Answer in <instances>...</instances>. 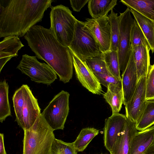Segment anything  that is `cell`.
<instances>
[{"label": "cell", "instance_id": "28", "mask_svg": "<svg viewBox=\"0 0 154 154\" xmlns=\"http://www.w3.org/2000/svg\"><path fill=\"white\" fill-rule=\"evenodd\" d=\"M51 154H77L72 143H66L55 138L53 141Z\"/></svg>", "mask_w": 154, "mask_h": 154}, {"label": "cell", "instance_id": "4", "mask_svg": "<svg viewBox=\"0 0 154 154\" xmlns=\"http://www.w3.org/2000/svg\"><path fill=\"white\" fill-rule=\"evenodd\" d=\"M15 121L23 130L31 127L41 114L37 99L27 85H23L12 98Z\"/></svg>", "mask_w": 154, "mask_h": 154}, {"label": "cell", "instance_id": "13", "mask_svg": "<svg viewBox=\"0 0 154 154\" xmlns=\"http://www.w3.org/2000/svg\"><path fill=\"white\" fill-rule=\"evenodd\" d=\"M72 54L73 66L76 77L82 85L94 94L100 95L103 92L101 85L95 74L87 65Z\"/></svg>", "mask_w": 154, "mask_h": 154}, {"label": "cell", "instance_id": "23", "mask_svg": "<svg viewBox=\"0 0 154 154\" xmlns=\"http://www.w3.org/2000/svg\"><path fill=\"white\" fill-rule=\"evenodd\" d=\"M99 133V130L93 128H86L82 129L72 143L77 152H82L89 143Z\"/></svg>", "mask_w": 154, "mask_h": 154}, {"label": "cell", "instance_id": "31", "mask_svg": "<svg viewBox=\"0 0 154 154\" xmlns=\"http://www.w3.org/2000/svg\"><path fill=\"white\" fill-rule=\"evenodd\" d=\"M94 74L100 84L106 88L110 84L122 87V80L114 76L110 72L107 74Z\"/></svg>", "mask_w": 154, "mask_h": 154}, {"label": "cell", "instance_id": "26", "mask_svg": "<svg viewBox=\"0 0 154 154\" xmlns=\"http://www.w3.org/2000/svg\"><path fill=\"white\" fill-rule=\"evenodd\" d=\"M102 56L109 72L114 76L122 80L120 76L118 51L109 50L102 53Z\"/></svg>", "mask_w": 154, "mask_h": 154}, {"label": "cell", "instance_id": "36", "mask_svg": "<svg viewBox=\"0 0 154 154\" xmlns=\"http://www.w3.org/2000/svg\"></svg>", "mask_w": 154, "mask_h": 154}, {"label": "cell", "instance_id": "14", "mask_svg": "<svg viewBox=\"0 0 154 154\" xmlns=\"http://www.w3.org/2000/svg\"><path fill=\"white\" fill-rule=\"evenodd\" d=\"M122 77L123 104L125 106L131 99L138 81L134 53L132 49L128 63L125 71L122 73Z\"/></svg>", "mask_w": 154, "mask_h": 154}, {"label": "cell", "instance_id": "20", "mask_svg": "<svg viewBox=\"0 0 154 154\" xmlns=\"http://www.w3.org/2000/svg\"><path fill=\"white\" fill-rule=\"evenodd\" d=\"M117 0H89V12L93 18L107 16L109 12L117 4Z\"/></svg>", "mask_w": 154, "mask_h": 154}, {"label": "cell", "instance_id": "27", "mask_svg": "<svg viewBox=\"0 0 154 154\" xmlns=\"http://www.w3.org/2000/svg\"><path fill=\"white\" fill-rule=\"evenodd\" d=\"M111 27V44L110 51H118L119 35V16L118 14L111 11L108 15Z\"/></svg>", "mask_w": 154, "mask_h": 154}, {"label": "cell", "instance_id": "5", "mask_svg": "<svg viewBox=\"0 0 154 154\" xmlns=\"http://www.w3.org/2000/svg\"><path fill=\"white\" fill-rule=\"evenodd\" d=\"M51 8L50 28L58 41L68 48L72 39L77 20L67 7L60 5Z\"/></svg>", "mask_w": 154, "mask_h": 154}, {"label": "cell", "instance_id": "35", "mask_svg": "<svg viewBox=\"0 0 154 154\" xmlns=\"http://www.w3.org/2000/svg\"><path fill=\"white\" fill-rule=\"evenodd\" d=\"M144 154H154V143L150 146Z\"/></svg>", "mask_w": 154, "mask_h": 154}, {"label": "cell", "instance_id": "6", "mask_svg": "<svg viewBox=\"0 0 154 154\" xmlns=\"http://www.w3.org/2000/svg\"><path fill=\"white\" fill-rule=\"evenodd\" d=\"M68 48L72 54L83 62L102 54L91 30L84 22L78 20L72 39Z\"/></svg>", "mask_w": 154, "mask_h": 154}, {"label": "cell", "instance_id": "10", "mask_svg": "<svg viewBox=\"0 0 154 154\" xmlns=\"http://www.w3.org/2000/svg\"><path fill=\"white\" fill-rule=\"evenodd\" d=\"M146 80V76L139 79L131 99L125 106L127 118L136 123L141 118L147 103Z\"/></svg>", "mask_w": 154, "mask_h": 154}, {"label": "cell", "instance_id": "11", "mask_svg": "<svg viewBox=\"0 0 154 154\" xmlns=\"http://www.w3.org/2000/svg\"><path fill=\"white\" fill-rule=\"evenodd\" d=\"M91 30L102 53L110 50L111 44L110 25L107 16L87 18L84 22Z\"/></svg>", "mask_w": 154, "mask_h": 154}, {"label": "cell", "instance_id": "37", "mask_svg": "<svg viewBox=\"0 0 154 154\" xmlns=\"http://www.w3.org/2000/svg\"></svg>", "mask_w": 154, "mask_h": 154}, {"label": "cell", "instance_id": "3", "mask_svg": "<svg viewBox=\"0 0 154 154\" xmlns=\"http://www.w3.org/2000/svg\"><path fill=\"white\" fill-rule=\"evenodd\" d=\"M23 131V154H51L54 130L41 114L31 127Z\"/></svg>", "mask_w": 154, "mask_h": 154}, {"label": "cell", "instance_id": "29", "mask_svg": "<svg viewBox=\"0 0 154 154\" xmlns=\"http://www.w3.org/2000/svg\"><path fill=\"white\" fill-rule=\"evenodd\" d=\"M86 63L94 74H107L109 72L102 55L86 60Z\"/></svg>", "mask_w": 154, "mask_h": 154}, {"label": "cell", "instance_id": "21", "mask_svg": "<svg viewBox=\"0 0 154 154\" xmlns=\"http://www.w3.org/2000/svg\"><path fill=\"white\" fill-rule=\"evenodd\" d=\"M103 94L104 98L110 106L112 114L119 113L123 102L122 87L110 84Z\"/></svg>", "mask_w": 154, "mask_h": 154}, {"label": "cell", "instance_id": "33", "mask_svg": "<svg viewBox=\"0 0 154 154\" xmlns=\"http://www.w3.org/2000/svg\"><path fill=\"white\" fill-rule=\"evenodd\" d=\"M89 0H70L71 6L73 10L76 12L80 11L82 8L88 2Z\"/></svg>", "mask_w": 154, "mask_h": 154}, {"label": "cell", "instance_id": "22", "mask_svg": "<svg viewBox=\"0 0 154 154\" xmlns=\"http://www.w3.org/2000/svg\"><path fill=\"white\" fill-rule=\"evenodd\" d=\"M120 2L154 22V0H121Z\"/></svg>", "mask_w": 154, "mask_h": 154}, {"label": "cell", "instance_id": "34", "mask_svg": "<svg viewBox=\"0 0 154 154\" xmlns=\"http://www.w3.org/2000/svg\"><path fill=\"white\" fill-rule=\"evenodd\" d=\"M0 154H7L4 144V135L0 134Z\"/></svg>", "mask_w": 154, "mask_h": 154}, {"label": "cell", "instance_id": "9", "mask_svg": "<svg viewBox=\"0 0 154 154\" xmlns=\"http://www.w3.org/2000/svg\"><path fill=\"white\" fill-rule=\"evenodd\" d=\"M129 8L120 13L119 16V35L118 54L120 71H125L128 63L132 48L131 44V33L134 19L131 15Z\"/></svg>", "mask_w": 154, "mask_h": 154}, {"label": "cell", "instance_id": "7", "mask_svg": "<svg viewBox=\"0 0 154 154\" xmlns=\"http://www.w3.org/2000/svg\"><path fill=\"white\" fill-rule=\"evenodd\" d=\"M69 93L62 90L56 95L41 115L54 130H63L69 112Z\"/></svg>", "mask_w": 154, "mask_h": 154}, {"label": "cell", "instance_id": "15", "mask_svg": "<svg viewBox=\"0 0 154 154\" xmlns=\"http://www.w3.org/2000/svg\"><path fill=\"white\" fill-rule=\"evenodd\" d=\"M136 123L127 118L125 126L110 154H129L131 142L138 131Z\"/></svg>", "mask_w": 154, "mask_h": 154}, {"label": "cell", "instance_id": "12", "mask_svg": "<svg viewBox=\"0 0 154 154\" xmlns=\"http://www.w3.org/2000/svg\"><path fill=\"white\" fill-rule=\"evenodd\" d=\"M127 118L119 113L112 114L105 119L103 130L104 146L110 153L124 129Z\"/></svg>", "mask_w": 154, "mask_h": 154}, {"label": "cell", "instance_id": "18", "mask_svg": "<svg viewBox=\"0 0 154 154\" xmlns=\"http://www.w3.org/2000/svg\"><path fill=\"white\" fill-rule=\"evenodd\" d=\"M132 49L134 51L138 81L141 77H146L150 69V50L148 45Z\"/></svg>", "mask_w": 154, "mask_h": 154}, {"label": "cell", "instance_id": "24", "mask_svg": "<svg viewBox=\"0 0 154 154\" xmlns=\"http://www.w3.org/2000/svg\"><path fill=\"white\" fill-rule=\"evenodd\" d=\"M9 85L5 80L0 82V122L2 123L6 118L11 116L8 94Z\"/></svg>", "mask_w": 154, "mask_h": 154}, {"label": "cell", "instance_id": "32", "mask_svg": "<svg viewBox=\"0 0 154 154\" xmlns=\"http://www.w3.org/2000/svg\"><path fill=\"white\" fill-rule=\"evenodd\" d=\"M146 97L147 100H154V64L146 76Z\"/></svg>", "mask_w": 154, "mask_h": 154}, {"label": "cell", "instance_id": "16", "mask_svg": "<svg viewBox=\"0 0 154 154\" xmlns=\"http://www.w3.org/2000/svg\"><path fill=\"white\" fill-rule=\"evenodd\" d=\"M24 46L19 37L9 36L0 42V72L6 63L14 57L18 56V51Z\"/></svg>", "mask_w": 154, "mask_h": 154}, {"label": "cell", "instance_id": "8", "mask_svg": "<svg viewBox=\"0 0 154 154\" xmlns=\"http://www.w3.org/2000/svg\"><path fill=\"white\" fill-rule=\"evenodd\" d=\"M17 68L37 83L50 85L57 79V74L51 66L39 62L36 56L23 55Z\"/></svg>", "mask_w": 154, "mask_h": 154}, {"label": "cell", "instance_id": "1", "mask_svg": "<svg viewBox=\"0 0 154 154\" xmlns=\"http://www.w3.org/2000/svg\"><path fill=\"white\" fill-rule=\"evenodd\" d=\"M24 38L36 57L47 63L60 81L64 83L69 82L73 75L72 54L68 48L58 41L50 28L35 25L27 32Z\"/></svg>", "mask_w": 154, "mask_h": 154}, {"label": "cell", "instance_id": "2", "mask_svg": "<svg viewBox=\"0 0 154 154\" xmlns=\"http://www.w3.org/2000/svg\"><path fill=\"white\" fill-rule=\"evenodd\" d=\"M52 0H0V38L24 36L43 18Z\"/></svg>", "mask_w": 154, "mask_h": 154}, {"label": "cell", "instance_id": "30", "mask_svg": "<svg viewBox=\"0 0 154 154\" xmlns=\"http://www.w3.org/2000/svg\"><path fill=\"white\" fill-rule=\"evenodd\" d=\"M131 44L132 48L148 45L144 35L135 19L131 31Z\"/></svg>", "mask_w": 154, "mask_h": 154}, {"label": "cell", "instance_id": "25", "mask_svg": "<svg viewBox=\"0 0 154 154\" xmlns=\"http://www.w3.org/2000/svg\"><path fill=\"white\" fill-rule=\"evenodd\" d=\"M154 125V100L147 101L146 106L139 121L136 123L138 131L144 130Z\"/></svg>", "mask_w": 154, "mask_h": 154}, {"label": "cell", "instance_id": "19", "mask_svg": "<svg viewBox=\"0 0 154 154\" xmlns=\"http://www.w3.org/2000/svg\"><path fill=\"white\" fill-rule=\"evenodd\" d=\"M130 9L144 35L150 50L154 53V22L134 9Z\"/></svg>", "mask_w": 154, "mask_h": 154}, {"label": "cell", "instance_id": "17", "mask_svg": "<svg viewBox=\"0 0 154 154\" xmlns=\"http://www.w3.org/2000/svg\"><path fill=\"white\" fill-rule=\"evenodd\" d=\"M154 143V125L137 131L132 140L129 154H144Z\"/></svg>", "mask_w": 154, "mask_h": 154}]
</instances>
